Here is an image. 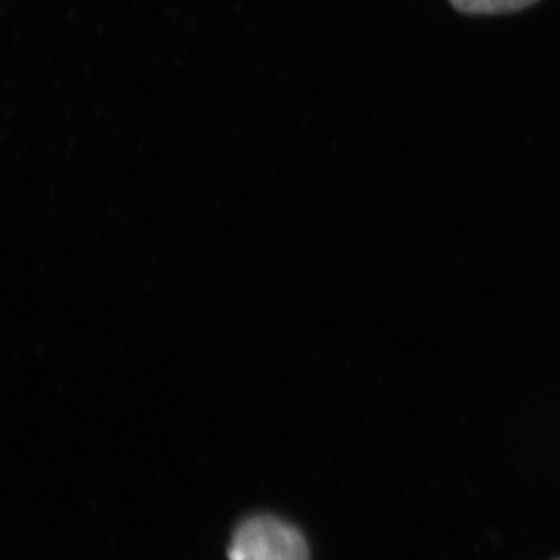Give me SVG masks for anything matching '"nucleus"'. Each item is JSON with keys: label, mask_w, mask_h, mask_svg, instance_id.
Instances as JSON below:
<instances>
[{"label": "nucleus", "mask_w": 560, "mask_h": 560, "mask_svg": "<svg viewBox=\"0 0 560 560\" xmlns=\"http://www.w3.org/2000/svg\"><path fill=\"white\" fill-rule=\"evenodd\" d=\"M228 555L230 560H308V548L300 530L264 515L238 526Z\"/></svg>", "instance_id": "obj_1"}, {"label": "nucleus", "mask_w": 560, "mask_h": 560, "mask_svg": "<svg viewBox=\"0 0 560 560\" xmlns=\"http://www.w3.org/2000/svg\"><path fill=\"white\" fill-rule=\"evenodd\" d=\"M451 5L464 14H506L529 9L539 0H448Z\"/></svg>", "instance_id": "obj_2"}]
</instances>
